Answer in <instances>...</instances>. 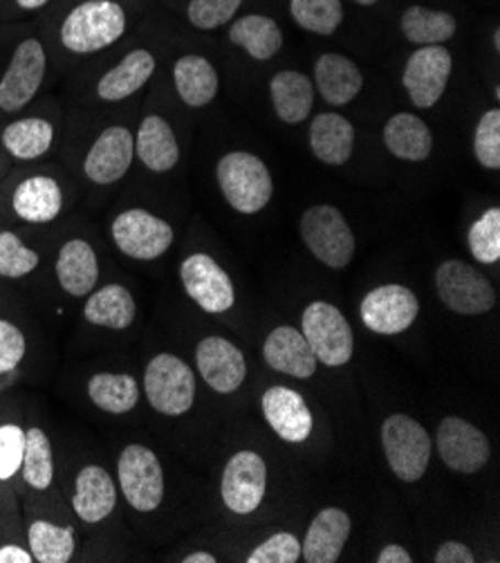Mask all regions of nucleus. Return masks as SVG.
<instances>
[{
	"mask_svg": "<svg viewBox=\"0 0 500 563\" xmlns=\"http://www.w3.org/2000/svg\"><path fill=\"white\" fill-rule=\"evenodd\" d=\"M471 256L482 265H493L500 258V209H487L467 234Z\"/></svg>",
	"mask_w": 500,
	"mask_h": 563,
	"instance_id": "nucleus-39",
	"label": "nucleus"
},
{
	"mask_svg": "<svg viewBox=\"0 0 500 563\" xmlns=\"http://www.w3.org/2000/svg\"><path fill=\"white\" fill-rule=\"evenodd\" d=\"M135 140L126 126H108L88 148L84 174L97 185L120 183L133 166Z\"/></svg>",
	"mask_w": 500,
	"mask_h": 563,
	"instance_id": "nucleus-16",
	"label": "nucleus"
},
{
	"mask_svg": "<svg viewBox=\"0 0 500 563\" xmlns=\"http://www.w3.org/2000/svg\"><path fill=\"white\" fill-rule=\"evenodd\" d=\"M314 86L330 106L351 103L364 88V75L344 54H321L314 64Z\"/></svg>",
	"mask_w": 500,
	"mask_h": 563,
	"instance_id": "nucleus-22",
	"label": "nucleus"
},
{
	"mask_svg": "<svg viewBox=\"0 0 500 563\" xmlns=\"http://www.w3.org/2000/svg\"><path fill=\"white\" fill-rule=\"evenodd\" d=\"M14 213L32 224L52 222L64 209V191L57 180L34 176L23 180L12 196Z\"/></svg>",
	"mask_w": 500,
	"mask_h": 563,
	"instance_id": "nucleus-27",
	"label": "nucleus"
},
{
	"mask_svg": "<svg viewBox=\"0 0 500 563\" xmlns=\"http://www.w3.org/2000/svg\"><path fill=\"white\" fill-rule=\"evenodd\" d=\"M25 353L27 342L23 330L8 319H0V377L14 373L25 360Z\"/></svg>",
	"mask_w": 500,
	"mask_h": 563,
	"instance_id": "nucleus-45",
	"label": "nucleus"
},
{
	"mask_svg": "<svg viewBox=\"0 0 500 563\" xmlns=\"http://www.w3.org/2000/svg\"><path fill=\"white\" fill-rule=\"evenodd\" d=\"M120 487L108 470L99 465H86L75 481L73 508L84 523H101L113 515Z\"/></svg>",
	"mask_w": 500,
	"mask_h": 563,
	"instance_id": "nucleus-19",
	"label": "nucleus"
},
{
	"mask_svg": "<svg viewBox=\"0 0 500 563\" xmlns=\"http://www.w3.org/2000/svg\"><path fill=\"white\" fill-rule=\"evenodd\" d=\"M148 405L162 416H185L196 402V375L171 353L155 355L144 368Z\"/></svg>",
	"mask_w": 500,
	"mask_h": 563,
	"instance_id": "nucleus-4",
	"label": "nucleus"
},
{
	"mask_svg": "<svg viewBox=\"0 0 500 563\" xmlns=\"http://www.w3.org/2000/svg\"><path fill=\"white\" fill-rule=\"evenodd\" d=\"M118 487L135 512H155L164 500V470L153 449L133 442L118 459Z\"/></svg>",
	"mask_w": 500,
	"mask_h": 563,
	"instance_id": "nucleus-6",
	"label": "nucleus"
},
{
	"mask_svg": "<svg viewBox=\"0 0 500 563\" xmlns=\"http://www.w3.org/2000/svg\"><path fill=\"white\" fill-rule=\"evenodd\" d=\"M0 563H34L30 548L23 545H0Z\"/></svg>",
	"mask_w": 500,
	"mask_h": 563,
	"instance_id": "nucleus-47",
	"label": "nucleus"
},
{
	"mask_svg": "<svg viewBox=\"0 0 500 563\" xmlns=\"http://www.w3.org/2000/svg\"><path fill=\"white\" fill-rule=\"evenodd\" d=\"M381 444L391 472L404 481H420L431 461V435L411 416L396 413L381 424Z\"/></svg>",
	"mask_w": 500,
	"mask_h": 563,
	"instance_id": "nucleus-5",
	"label": "nucleus"
},
{
	"mask_svg": "<svg viewBox=\"0 0 500 563\" xmlns=\"http://www.w3.org/2000/svg\"><path fill=\"white\" fill-rule=\"evenodd\" d=\"M135 155L153 174H166L176 168L180 159L178 137L171 124L159 115H146L137 129Z\"/></svg>",
	"mask_w": 500,
	"mask_h": 563,
	"instance_id": "nucleus-24",
	"label": "nucleus"
},
{
	"mask_svg": "<svg viewBox=\"0 0 500 563\" xmlns=\"http://www.w3.org/2000/svg\"><path fill=\"white\" fill-rule=\"evenodd\" d=\"M215 178L225 200L245 216L263 211L274 194L267 164L247 151L222 155L215 166Z\"/></svg>",
	"mask_w": 500,
	"mask_h": 563,
	"instance_id": "nucleus-1",
	"label": "nucleus"
},
{
	"mask_svg": "<svg viewBox=\"0 0 500 563\" xmlns=\"http://www.w3.org/2000/svg\"><path fill=\"white\" fill-rule=\"evenodd\" d=\"M310 148L330 166H342L355 151V126L337 112H321L310 124Z\"/></svg>",
	"mask_w": 500,
	"mask_h": 563,
	"instance_id": "nucleus-25",
	"label": "nucleus"
},
{
	"mask_svg": "<svg viewBox=\"0 0 500 563\" xmlns=\"http://www.w3.org/2000/svg\"><path fill=\"white\" fill-rule=\"evenodd\" d=\"M402 34L415 45H442L456 36L458 21L442 10H431L424 5L409 8L400 19Z\"/></svg>",
	"mask_w": 500,
	"mask_h": 563,
	"instance_id": "nucleus-34",
	"label": "nucleus"
},
{
	"mask_svg": "<svg viewBox=\"0 0 500 563\" xmlns=\"http://www.w3.org/2000/svg\"><path fill=\"white\" fill-rule=\"evenodd\" d=\"M263 357L269 368L299 379L312 377L319 364L303 332L292 325H279L267 334Z\"/></svg>",
	"mask_w": 500,
	"mask_h": 563,
	"instance_id": "nucleus-20",
	"label": "nucleus"
},
{
	"mask_svg": "<svg viewBox=\"0 0 500 563\" xmlns=\"http://www.w3.org/2000/svg\"><path fill=\"white\" fill-rule=\"evenodd\" d=\"M110 234L118 250L135 261H155L176 241L169 222L140 207L122 211L110 224Z\"/></svg>",
	"mask_w": 500,
	"mask_h": 563,
	"instance_id": "nucleus-9",
	"label": "nucleus"
},
{
	"mask_svg": "<svg viewBox=\"0 0 500 563\" xmlns=\"http://www.w3.org/2000/svg\"><path fill=\"white\" fill-rule=\"evenodd\" d=\"M174 84L180 99L191 108L209 106L220 88L215 68L200 54L180 56L174 66Z\"/></svg>",
	"mask_w": 500,
	"mask_h": 563,
	"instance_id": "nucleus-32",
	"label": "nucleus"
},
{
	"mask_svg": "<svg viewBox=\"0 0 500 563\" xmlns=\"http://www.w3.org/2000/svg\"><path fill=\"white\" fill-rule=\"evenodd\" d=\"M263 416L267 424L286 442H305L312 433V413L305 400L288 386H271L263 393Z\"/></svg>",
	"mask_w": 500,
	"mask_h": 563,
	"instance_id": "nucleus-18",
	"label": "nucleus"
},
{
	"mask_svg": "<svg viewBox=\"0 0 500 563\" xmlns=\"http://www.w3.org/2000/svg\"><path fill=\"white\" fill-rule=\"evenodd\" d=\"M27 543L38 563H68L77 550V534L70 526L34 521L27 530Z\"/></svg>",
	"mask_w": 500,
	"mask_h": 563,
	"instance_id": "nucleus-35",
	"label": "nucleus"
},
{
	"mask_svg": "<svg viewBox=\"0 0 500 563\" xmlns=\"http://www.w3.org/2000/svg\"><path fill=\"white\" fill-rule=\"evenodd\" d=\"M301 556V541L292 532H279L254 548L249 563H297Z\"/></svg>",
	"mask_w": 500,
	"mask_h": 563,
	"instance_id": "nucleus-44",
	"label": "nucleus"
},
{
	"mask_svg": "<svg viewBox=\"0 0 500 563\" xmlns=\"http://www.w3.org/2000/svg\"><path fill=\"white\" fill-rule=\"evenodd\" d=\"M57 278L68 297H88L99 280V261L92 245L84 239H73L64 243L57 256Z\"/></svg>",
	"mask_w": 500,
	"mask_h": 563,
	"instance_id": "nucleus-23",
	"label": "nucleus"
},
{
	"mask_svg": "<svg viewBox=\"0 0 500 563\" xmlns=\"http://www.w3.org/2000/svg\"><path fill=\"white\" fill-rule=\"evenodd\" d=\"M384 144L398 159L422 162L433 151V133L413 112H398L384 126Z\"/></svg>",
	"mask_w": 500,
	"mask_h": 563,
	"instance_id": "nucleus-30",
	"label": "nucleus"
},
{
	"mask_svg": "<svg viewBox=\"0 0 500 563\" xmlns=\"http://www.w3.org/2000/svg\"><path fill=\"white\" fill-rule=\"evenodd\" d=\"M47 68V56L38 38H25L16 45L12 62L0 79V110L19 112L38 92Z\"/></svg>",
	"mask_w": 500,
	"mask_h": 563,
	"instance_id": "nucleus-12",
	"label": "nucleus"
},
{
	"mask_svg": "<svg viewBox=\"0 0 500 563\" xmlns=\"http://www.w3.org/2000/svg\"><path fill=\"white\" fill-rule=\"evenodd\" d=\"M375 561H377V563H411L413 556H411V552L404 550L402 545L391 543V545H386V548L377 554Z\"/></svg>",
	"mask_w": 500,
	"mask_h": 563,
	"instance_id": "nucleus-48",
	"label": "nucleus"
},
{
	"mask_svg": "<svg viewBox=\"0 0 500 563\" xmlns=\"http://www.w3.org/2000/svg\"><path fill=\"white\" fill-rule=\"evenodd\" d=\"M301 239L325 267L344 269L355 256V234L344 213L332 205H314L301 216Z\"/></svg>",
	"mask_w": 500,
	"mask_h": 563,
	"instance_id": "nucleus-3",
	"label": "nucleus"
},
{
	"mask_svg": "<svg viewBox=\"0 0 500 563\" xmlns=\"http://www.w3.org/2000/svg\"><path fill=\"white\" fill-rule=\"evenodd\" d=\"M418 314V297L413 290L400 284H388L370 290L359 306L364 325L377 334H400L413 325Z\"/></svg>",
	"mask_w": 500,
	"mask_h": 563,
	"instance_id": "nucleus-14",
	"label": "nucleus"
},
{
	"mask_svg": "<svg viewBox=\"0 0 500 563\" xmlns=\"http://www.w3.org/2000/svg\"><path fill=\"white\" fill-rule=\"evenodd\" d=\"M25 429L16 422L0 424V483L14 478L23 465Z\"/></svg>",
	"mask_w": 500,
	"mask_h": 563,
	"instance_id": "nucleus-43",
	"label": "nucleus"
},
{
	"mask_svg": "<svg viewBox=\"0 0 500 563\" xmlns=\"http://www.w3.org/2000/svg\"><path fill=\"white\" fill-rule=\"evenodd\" d=\"M351 517L340 508L321 510L308 528L301 554L308 563H335L351 537Z\"/></svg>",
	"mask_w": 500,
	"mask_h": 563,
	"instance_id": "nucleus-21",
	"label": "nucleus"
},
{
	"mask_svg": "<svg viewBox=\"0 0 500 563\" xmlns=\"http://www.w3.org/2000/svg\"><path fill=\"white\" fill-rule=\"evenodd\" d=\"M474 155L482 168H500V110L491 108L480 118L474 133Z\"/></svg>",
	"mask_w": 500,
	"mask_h": 563,
	"instance_id": "nucleus-41",
	"label": "nucleus"
},
{
	"mask_svg": "<svg viewBox=\"0 0 500 563\" xmlns=\"http://www.w3.org/2000/svg\"><path fill=\"white\" fill-rule=\"evenodd\" d=\"M435 290L440 301L463 317L487 314L496 303V290L489 278L465 261H444L435 272Z\"/></svg>",
	"mask_w": 500,
	"mask_h": 563,
	"instance_id": "nucleus-8",
	"label": "nucleus"
},
{
	"mask_svg": "<svg viewBox=\"0 0 500 563\" xmlns=\"http://www.w3.org/2000/svg\"><path fill=\"white\" fill-rule=\"evenodd\" d=\"M435 442L442 463L458 474L480 472L491 456L487 433L458 416H447L440 422Z\"/></svg>",
	"mask_w": 500,
	"mask_h": 563,
	"instance_id": "nucleus-11",
	"label": "nucleus"
},
{
	"mask_svg": "<svg viewBox=\"0 0 500 563\" xmlns=\"http://www.w3.org/2000/svg\"><path fill=\"white\" fill-rule=\"evenodd\" d=\"M295 23L312 34H335L344 21L342 0H290Z\"/></svg>",
	"mask_w": 500,
	"mask_h": 563,
	"instance_id": "nucleus-38",
	"label": "nucleus"
},
{
	"mask_svg": "<svg viewBox=\"0 0 500 563\" xmlns=\"http://www.w3.org/2000/svg\"><path fill=\"white\" fill-rule=\"evenodd\" d=\"M269 97L281 122L301 124L314 106V84L303 73L284 70L271 77Z\"/></svg>",
	"mask_w": 500,
	"mask_h": 563,
	"instance_id": "nucleus-28",
	"label": "nucleus"
},
{
	"mask_svg": "<svg viewBox=\"0 0 500 563\" xmlns=\"http://www.w3.org/2000/svg\"><path fill=\"white\" fill-rule=\"evenodd\" d=\"M218 559L211 552H191L182 559V563H215Z\"/></svg>",
	"mask_w": 500,
	"mask_h": 563,
	"instance_id": "nucleus-49",
	"label": "nucleus"
},
{
	"mask_svg": "<svg viewBox=\"0 0 500 563\" xmlns=\"http://www.w3.org/2000/svg\"><path fill=\"white\" fill-rule=\"evenodd\" d=\"M454 56L444 45L418 47L404 66L402 84L415 108H433L449 86Z\"/></svg>",
	"mask_w": 500,
	"mask_h": 563,
	"instance_id": "nucleus-10",
	"label": "nucleus"
},
{
	"mask_svg": "<svg viewBox=\"0 0 500 563\" xmlns=\"http://www.w3.org/2000/svg\"><path fill=\"white\" fill-rule=\"evenodd\" d=\"M241 5L243 0H189L187 19L198 30H218L236 16Z\"/></svg>",
	"mask_w": 500,
	"mask_h": 563,
	"instance_id": "nucleus-42",
	"label": "nucleus"
},
{
	"mask_svg": "<svg viewBox=\"0 0 500 563\" xmlns=\"http://www.w3.org/2000/svg\"><path fill=\"white\" fill-rule=\"evenodd\" d=\"M301 325L316 362L325 366H344L353 360L355 334L340 308L325 301H312L303 310Z\"/></svg>",
	"mask_w": 500,
	"mask_h": 563,
	"instance_id": "nucleus-7",
	"label": "nucleus"
},
{
	"mask_svg": "<svg viewBox=\"0 0 500 563\" xmlns=\"http://www.w3.org/2000/svg\"><path fill=\"white\" fill-rule=\"evenodd\" d=\"M180 280L187 295L211 314L227 312L236 303V290L230 274L209 254H191L180 265Z\"/></svg>",
	"mask_w": 500,
	"mask_h": 563,
	"instance_id": "nucleus-13",
	"label": "nucleus"
},
{
	"mask_svg": "<svg viewBox=\"0 0 500 563\" xmlns=\"http://www.w3.org/2000/svg\"><path fill=\"white\" fill-rule=\"evenodd\" d=\"M126 12L115 0H86L62 25V43L75 54H92L122 38Z\"/></svg>",
	"mask_w": 500,
	"mask_h": 563,
	"instance_id": "nucleus-2",
	"label": "nucleus"
},
{
	"mask_svg": "<svg viewBox=\"0 0 500 563\" xmlns=\"http://www.w3.org/2000/svg\"><path fill=\"white\" fill-rule=\"evenodd\" d=\"M88 398L103 413L124 416L137 407L142 390L131 373H95L88 379Z\"/></svg>",
	"mask_w": 500,
	"mask_h": 563,
	"instance_id": "nucleus-31",
	"label": "nucleus"
},
{
	"mask_svg": "<svg viewBox=\"0 0 500 563\" xmlns=\"http://www.w3.org/2000/svg\"><path fill=\"white\" fill-rule=\"evenodd\" d=\"M54 142V126L43 118H23L5 126L3 146L16 159H38Z\"/></svg>",
	"mask_w": 500,
	"mask_h": 563,
	"instance_id": "nucleus-36",
	"label": "nucleus"
},
{
	"mask_svg": "<svg viewBox=\"0 0 500 563\" xmlns=\"http://www.w3.org/2000/svg\"><path fill=\"white\" fill-rule=\"evenodd\" d=\"M222 500L234 515H252L267 492V465L256 452H238L222 474Z\"/></svg>",
	"mask_w": 500,
	"mask_h": 563,
	"instance_id": "nucleus-15",
	"label": "nucleus"
},
{
	"mask_svg": "<svg viewBox=\"0 0 500 563\" xmlns=\"http://www.w3.org/2000/svg\"><path fill=\"white\" fill-rule=\"evenodd\" d=\"M21 10H27V12H34V10H41L43 5H47L49 0H16Z\"/></svg>",
	"mask_w": 500,
	"mask_h": 563,
	"instance_id": "nucleus-50",
	"label": "nucleus"
},
{
	"mask_svg": "<svg viewBox=\"0 0 500 563\" xmlns=\"http://www.w3.org/2000/svg\"><path fill=\"white\" fill-rule=\"evenodd\" d=\"M38 267V254L14 232H0V276L23 278Z\"/></svg>",
	"mask_w": 500,
	"mask_h": 563,
	"instance_id": "nucleus-40",
	"label": "nucleus"
},
{
	"mask_svg": "<svg viewBox=\"0 0 500 563\" xmlns=\"http://www.w3.org/2000/svg\"><path fill=\"white\" fill-rule=\"evenodd\" d=\"M196 364L202 379L218 393H234L247 377L243 351L225 336H204L196 349Z\"/></svg>",
	"mask_w": 500,
	"mask_h": 563,
	"instance_id": "nucleus-17",
	"label": "nucleus"
},
{
	"mask_svg": "<svg viewBox=\"0 0 500 563\" xmlns=\"http://www.w3.org/2000/svg\"><path fill=\"white\" fill-rule=\"evenodd\" d=\"M435 563H474V552L469 550V545L460 543V541H447L442 543L435 552Z\"/></svg>",
	"mask_w": 500,
	"mask_h": 563,
	"instance_id": "nucleus-46",
	"label": "nucleus"
},
{
	"mask_svg": "<svg viewBox=\"0 0 500 563\" xmlns=\"http://www.w3.org/2000/svg\"><path fill=\"white\" fill-rule=\"evenodd\" d=\"M230 41L243 47L252 59L267 62L284 47V32L274 19L263 14H249L238 19L230 27Z\"/></svg>",
	"mask_w": 500,
	"mask_h": 563,
	"instance_id": "nucleus-33",
	"label": "nucleus"
},
{
	"mask_svg": "<svg viewBox=\"0 0 500 563\" xmlns=\"http://www.w3.org/2000/svg\"><path fill=\"white\" fill-rule=\"evenodd\" d=\"M353 3H357L362 8H373L375 3H379V0H353Z\"/></svg>",
	"mask_w": 500,
	"mask_h": 563,
	"instance_id": "nucleus-51",
	"label": "nucleus"
},
{
	"mask_svg": "<svg viewBox=\"0 0 500 563\" xmlns=\"http://www.w3.org/2000/svg\"><path fill=\"white\" fill-rule=\"evenodd\" d=\"M23 481L36 489L45 492L54 481V454L52 442L41 427L25 429V449H23Z\"/></svg>",
	"mask_w": 500,
	"mask_h": 563,
	"instance_id": "nucleus-37",
	"label": "nucleus"
},
{
	"mask_svg": "<svg viewBox=\"0 0 500 563\" xmlns=\"http://www.w3.org/2000/svg\"><path fill=\"white\" fill-rule=\"evenodd\" d=\"M137 314L135 299L129 288L120 284H108L103 288H95L86 297L84 306V319L92 325L99 328H110V330H126L133 325Z\"/></svg>",
	"mask_w": 500,
	"mask_h": 563,
	"instance_id": "nucleus-29",
	"label": "nucleus"
},
{
	"mask_svg": "<svg viewBox=\"0 0 500 563\" xmlns=\"http://www.w3.org/2000/svg\"><path fill=\"white\" fill-rule=\"evenodd\" d=\"M155 73V56L140 47L129 52L124 59L110 68L97 84V95L101 101H124L131 95H135L140 88L146 86V81Z\"/></svg>",
	"mask_w": 500,
	"mask_h": 563,
	"instance_id": "nucleus-26",
	"label": "nucleus"
},
{
	"mask_svg": "<svg viewBox=\"0 0 500 563\" xmlns=\"http://www.w3.org/2000/svg\"><path fill=\"white\" fill-rule=\"evenodd\" d=\"M493 47H496V52L500 49V30L498 27L493 30Z\"/></svg>",
	"mask_w": 500,
	"mask_h": 563,
	"instance_id": "nucleus-52",
	"label": "nucleus"
}]
</instances>
